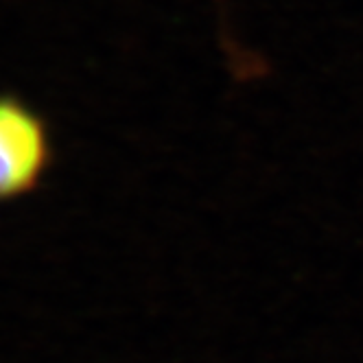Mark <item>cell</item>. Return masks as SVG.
Segmentation results:
<instances>
[{"label": "cell", "instance_id": "obj_1", "mask_svg": "<svg viewBox=\"0 0 363 363\" xmlns=\"http://www.w3.org/2000/svg\"><path fill=\"white\" fill-rule=\"evenodd\" d=\"M53 167L46 118L27 99L0 92V203L38 191Z\"/></svg>", "mask_w": 363, "mask_h": 363}]
</instances>
